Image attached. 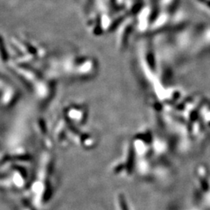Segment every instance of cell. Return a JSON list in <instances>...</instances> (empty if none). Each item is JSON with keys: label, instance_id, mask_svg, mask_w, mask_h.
I'll list each match as a JSON object with an SVG mask.
<instances>
[{"label": "cell", "instance_id": "cell-1", "mask_svg": "<svg viewBox=\"0 0 210 210\" xmlns=\"http://www.w3.org/2000/svg\"><path fill=\"white\" fill-rule=\"evenodd\" d=\"M118 200H119V204L120 206H121V210H128L127 203H126L125 202V199H124V197L122 194H120L119 198H118Z\"/></svg>", "mask_w": 210, "mask_h": 210}]
</instances>
